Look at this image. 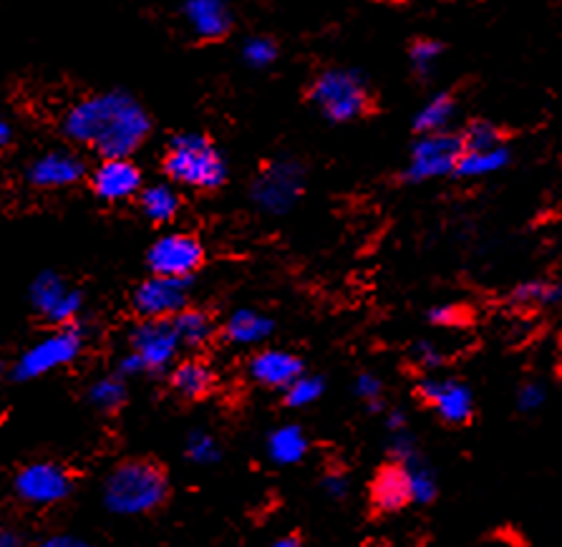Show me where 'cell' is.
Returning a JSON list of instances; mask_svg holds the SVG:
<instances>
[{"label":"cell","mask_w":562,"mask_h":547,"mask_svg":"<svg viewBox=\"0 0 562 547\" xmlns=\"http://www.w3.org/2000/svg\"><path fill=\"white\" fill-rule=\"evenodd\" d=\"M33 547H97L89 540H83L79 535H68V533H58V535H48L44 540H38Z\"/></svg>","instance_id":"cell-39"},{"label":"cell","mask_w":562,"mask_h":547,"mask_svg":"<svg viewBox=\"0 0 562 547\" xmlns=\"http://www.w3.org/2000/svg\"><path fill=\"white\" fill-rule=\"evenodd\" d=\"M441 56H445V44L437 38H414L408 44V64H412V74L419 81L431 79Z\"/></svg>","instance_id":"cell-30"},{"label":"cell","mask_w":562,"mask_h":547,"mask_svg":"<svg viewBox=\"0 0 562 547\" xmlns=\"http://www.w3.org/2000/svg\"><path fill=\"white\" fill-rule=\"evenodd\" d=\"M353 394L361 404L369 409L371 414H383L389 409L386 404V383L379 373L373 371H361L353 379Z\"/></svg>","instance_id":"cell-33"},{"label":"cell","mask_w":562,"mask_h":547,"mask_svg":"<svg viewBox=\"0 0 562 547\" xmlns=\"http://www.w3.org/2000/svg\"><path fill=\"white\" fill-rule=\"evenodd\" d=\"M89 177V165L74 149L41 152L25 165V182L33 190H68Z\"/></svg>","instance_id":"cell-14"},{"label":"cell","mask_w":562,"mask_h":547,"mask_svg":"<svg viewBox=\"0 0 562 547\" xmlns=\"http://www.w3.org/2000/svg\"><path fill=\"white\" fill-rule=\"evenodd\" d=\"M408 475V487H412V504H419V507H427V504L437 502L439 498V475L434 469L427 457L419 455L408 459L402 465Z\"/></svg>","instance_id":"cell-28"},{"label":"cell","mask_w":562,"mask_h":547,"mask_svg":"<svg viewBox=\"0 0 562 547\" xmlns=\"http://www.w3.org/2000/svg\"><path fill=\"white\" fill-rule=\"evenodd\" d=\"M321 490L330 502H344L351 494V475L346 472V467L330 465L321 475Z\"/></svg>","instance_id":"cell-35"},{"label":"cell","mask_w":562,"mask_h":547,"mask_svg":"<svg viewBox=\"0 0 562 547\" xmlns=\"http://www.w3.org/2000/svg\"><path fill=\"white\" fill-rule=\"evenodd\" d=\"M172 328L180 346L187 350H204L220 336L217 321L212 319L210 311L198 305H187L180 315H175Z\"/></svg>","instance_id":"cell-23"},{"label":"cell","mask_w":562,"mask_h":547,"mask_svg":"<svg viewBox=\"0 0 562 547\" xmlns=\"http://www.w3.org/2000/svg\"><path fill=\"white\" fill-rule=\"evenodd\" d=\"M13 142V124L5 116H0V149H5Z\"/></svg>","instance_id":"cell-41"},{"label":"cell","mask_w":562,"mask_h":547,"mask_svg":"<svg viewBox=\"0 0 562 547\" xmlns=\"http://www.w3.org/2000/svg\"><path fill=\"white\" fill-rule=\"evenodd\" d=\"M161 172L175 187L194 192H217L227 185L229 167L225 154L204 132H177L167 142Z\"/></svg>","instance_id":"cell-3"},{"label":"cell","mask_w":562,"mask_h":547,"mask_svg":"<svg viewBox=\"0 0 562 547\" xmlns=\"http://www.w3.org/2000/svg\"><path fill=\"white\" fill-rule=\"evenodd\" d=\"M167 379L172 394L184 401H202L217 389V373L202 358H182L172 366Z\"/></svg>","instance_id":"cell-20"},{"label":"cell","mask_w":562,"mask_h":547,"mask_svg":"<svg viewBox=\"0 0 562 547\" xmlns=\"http://www.w3.org/2000/svg\"><path fill=\"white\" fill-rule=\"evenodd\" d=\"M464 154V144L459 139V132H441L416 136L412 149H408V161L402 169L404 185H424L431 179L454 177V169Z\"/></svg>","instance_id":"cell-8"},{"label":"cell","mask_w":562,"mask_h":547,"mask_svg":"<svg viewBox=\"0 0 562 547\" xmlns=\"http://www.w3.org/2000/svg\"><path fill=\"white\" fill-rule=\"evenodd\" d=\"M412 358H414V364L427 373H434L447 364V354L441 350V346H437L434 341H427V338L416 341V344L412 346Z\"/></svg>","instance_id":"cell-36"},{"label":"cell","mask_w":562,"mask_h":547,"mask_svg":"<svg viewBox=\"0 0 562 547\" xmlns=\"http://www.w3.org/2000/svg\"><path fill=\"white\" fill-rule=\"evenodd\" d=\"M0 547H23V540L11 527L0 525Z\"/></svg>","instance_id":"cell-40"},{"label":"cell","mask_w":562,"mask_h":547,"mask_svg":"<svg viewBox=\"0 0 562 547\" xmlns=\"http://www.w3.org/2000/svg\"><path fill=\"white\" fill-rule=\"evenodd\" d=\"M240 56L250 68H258V71H262V68H270L272 64L278 62L280 46H278L276 38L262 36V33H258V36H248L243 41Z\"/></svg>","instance_id":"cell-34"},{"label":"cell","mask_w":562,"mask_h":547,"mask_svg":"<svg viewBox=\"0 0 562 547\" xmlns=\"http://www.w3.org/2000/svg\"><path fill=\"white\" fill-rule=\"evenodd\" d=\"M61 132L99 159H132L149 142L155 122L132 91L106 89L74 101L61 116Z\"/></svg>","instance_id":"cell-1"},{"label":"cell","mask_w":562,"mask_h":547,"mask_svg":"<svg viewBox=\"0 0 562 547\" xmlns=\"http://www.w3.org/2000/svg\"><path fill=\"white\" fill-rule=\"evenodd\" d=\"M204 245L192 233H165L147 247L149 276L194 280L204 265Z\"/></svg>","instance_id":"cell-9"},{"label":"cell","mask_w":562,"mask_h":547,"mask_svg":"<svg viewBox=\"0 0 562 547\" xmlns=\"http://www.w3.org/2000/svg\"><path fill=\"white\" fill-rule=\"evenodd\" d=\"M369 507L373 515L391 517L412 507V487L408 475L398 461L386 459L369 480Z\"/></svg>","instance_id":"cell-16"},{"label":"cell","mask_w":562,"mask_h":547,"mask_svg":"<svg viewBox=\"0 0 562 547\" xmlns=\"http://www.w3.org/2000/svg\"><path fill=\"white\" fill-rule=\"evenodd\" d=\"M311 439L301 424H280L270 429L266 439V455L276 467H295L308 457Z\"/></svg>","instance_id":"cell-21"},{"label":"cell","mask_w":562,"mask_h":547,"mask_svg":"<svg viewBox=\"0 0 562 547\" xmlns=\"http://www.w3.org/2000/svg\"><path fill=\"white\" fill-rule=\"evenodd\" d=\"M459 139L464 144V152H487V149H497L505 147V132L502 126L492 122V119H470L464 124V130L459 132Z\"/></svg>","instance_id":"cell-29"},{"label":"cell","mask_w":562,"mask_h":547,"mask_svg":"<svg viewBox=\"0 0 562 547\" xmlns=\"http://www.w3.org/2000/svg\"><path fill=\"white\" fill-rule=\"evenodd\" d=\"M305 373V361L293 350L285 348H260L248 361V376L252 383L268 391H283L291 387L297 376Z\"/></svg>","instance_id":"cell-17"},{"label":"cell","mask_w":562,"mask_h":547,"mask_svg":"<svg viewBox=\"0 0 562 547\" xmlns=\"http://www.w3.org/2000/svg\"><path fill=\"white\" fill-rule=\"evenodd\" d=\"M130 354L142 364L144 376H161L180 361V341L172 321H136L130 331Z\"/></svg>","instance_id":"cell-11"},{"label":"cell","mask_w":562,"mask_h":547,"mask_svg":"<svg viewBox=\"0 0 562 547\" xmlns=\"http://www.w3.org/2000/svg\"><path fill=\"white\" fill-rule=\"evenodd\" d=\"M305 99L328 124L359 122L376 109L369 76L351 66L321 68L305 89Z\"/></svg>","instance_id":"cell-4"},{"label":"cell","mask_w":562,"mask_h":547,"mask_svg":"<svg viewBox=\"0 0 562 547\" xmlns=\"http://www.w3.org/2000/svg\"><path fill=\"white\" fill-rule=\"evenodd\" d=\"M192 280L149 276L134 288L132 311L136 321H172L192 305Z\"/></svg>","instance_id":"cell-12"},{"label":"cell","mask_w":562,"mask_h":547,"mask_svg":"<svg viewBox=\"0 0 562 547\" xmlns=\"http://www.w3.org/2000/svg\"><path fill=\"white\" fill-rule=\"evenodd\" d=\"M29 303L33 313L44 319L48 326L68 328L79 326L87 295L68 283L58 270H41L29 286Z\"/></svg>","instance_id":"cell-7"},{"label":"cell","mask_w":562,"mask_h":547,"mask_svg":"<svg viewBox=\"0 0 562 547\" xmlns=\"http://www.w3.org/2000/svg\"><path fill=\"white\" fill-rule=\"evenodd\" d=\"M184 457L198 467H212L223 459V447L217 437L207 429H192L184 437Z\"/></svg>","instance_id":"cell-32"},{"label":"cell","mask_w":562,"mask_h":547,"mask_svg":"<svg viewBox=\"0 0 562 547\" xmlns=\"http://www.w3.org/2000/svg\"><path fill=\"white\" fill-rule=\"evenodd\" d=\"M560 547H562V545H560Z\"/></svg>","instance_id":"cell-44"},{"label":"cell","mask_w":562,"mask_h":547,"mask_svg":"<svg viewBox=\"0 0 562 547\" xmlns=\"http://www.w3.org/2000/svg\"><path fill=\"white\" fill-rule=\"evenodd\" d=\"M513 161V152L505 144V147L487 149V152H464L462 159L454 169L457 179H482L490 175H497L502 169L509 167Z\"/></svg>","instance_id":"cell-27"},{"label":"cell","mask_w":562,"mask_h":547,"mask_svg":"<svg viewBox=\"0 0 562 547\" xmlns=\"http://www.w3.org/2000/svg\"><path fill=\"white\" fill-rule=\"evenodd\" d=\"M305 192V167L293 157L268 161L250 182V200L266 215L283 217Z\"/></svg>","instance_id":"cell-6"},{"label":"cell","mask_w":562,"mask_h":547,"mask_svg":"<svg viewBox=\"0 0 562 547\" xmlns=\"http://www.w3.org/2000/svg\"><path fill=\"white\" fill-rule=\"evenodd\" d=\"M272 333H276V321L268 313L255 311V308H237V311L227 315L223 326H220V336L227 344L240 348L262 346Z\"/></svg>","instance_id":"cell-19"},{"label":"cell","mask_w":562,"mask_h":547,"mask_svg":"<svg viewBox=\"0 0 562 547\" xmlns=\"http://www.w3.org/2000/svg\"><path fill=\"white\" fill-rule=\"evenodd\" d=\"M457 116V97L451 91H437L434 97L424 104L414 116V134L427 136V134H441L449 132L451 119Z\"/></svg>","instance_id":"cell-24"},{"label":"cell","mask_w":562,"mask_h":547,"mask_svg":"<svg viewBox=\"0 0 562 547\" xmlns=\"http://www.w3.org/2000/svg\"><path fill=\"white\" fill-rule=\"evenodd\" d=\"M89 187L106 204L130 202L144 190V172L134 159H99L89 169Z\"/></svg>","instance_id":"cell-15"},{"label":"cell","mask_w":562,"mask_h":547,"mask_svg":"<svg viewBox=\"0 0 562 547\" xmlns=\"http://www.w3.org/2000/svg\"><path fill=\"white\" fill-rule=\"evenodd\" d=\"M87 401L99 414H116L122 412L130 401V383L122 376L109 373L93 379L87 389Z\"/></svg>","instance_id":"cell-26"},{"label":"cell","mask_w":562,"mask_h":547,"mask_svg":"<svg viewBox=\"0 0 562 547\" xmlns=\"http://www.w3.org/2000/svg\"><path fill=\"white\" fill-rule=\"evenodd\" d=\"M467 319V311L462 305L445 303V305H431L427 311V321L437 328H457L462 326Z\"/></svg>","instance_id":"cell-38"},{"label":"cell","mask_w":562,"mask_h":547,"mask_svg":"<svg viewBox=\"0 0 562 547\" xmlns=\"http://www.w3.org/2000/svg\"><path fill=\"white\" fill-rule=\"evenodd\" d=\"M509 303L517 308H530V311H542V308L562 305V283L552 278H532L513 288Z\"/></svg>","instance_id":"cell-25"},{"label":"cell","mask_w":562,"mask_h":547,"mask_svg":"<svg viewBox=\"0 0 562 547\" xmlns=\"http://www.w3.org/2000/svg\"><path fill=\"white\" fill-rule=\"evenodd\" d=\"M83 348H87V333L81 331V326L54 328L21 350L11 373L15 381H38L79 361Z\"/></svg>","instance_id":"cell-5"},{"label":"cell","mask_w":562,"mask_h":547,"mask_svg":"<svg viewBox=\"0 0 562 547\" xmlns=\"http://www.w3.org/2000/svg\"><path fill=\"white\" fill-rule=\"evenodd\" d=\"M326 394V379L321 373L305 371L283 391V401L288 409H308Z\"/></svg>","instance_id":"cell-31"},{"label":"cell","mask_w":562,"mask_h":547,"mask_svg":"<svg viewBox=\"0 0 562 547\" xmlns=\"http://www.w3.org/2000/svg\"><path fill=\"white\" fill-rule=\"evenodd\" d=\"M515 404L522 414H535L548 404V387L542 381H525L522 387L517 389Z\"/></svg>","instance_id":"cell-37"},{"label":"cell","mask_w":562,"mask_h":547,"mask_svg":"<svg viewBox=\"0 0 562 547\" xmlns=\"http://www.w3.org/2000/svg\"><path fill=\"white\" fill-rule=\"evenodd\" d=\"M15 498L31 507H54L61 504L74 492V480L64 465L56 461H31L19 469L13 480Z\"/></svg>","instance_id":"cell-13"},{"label":"cell","mask_w":562,"mask_h":547,"mask_svg":"<svg viewBox=\"0 0 562 547\" xmlns=\"http://www.w3.org/2000/svg\"><path fill=\"white\" fill-rule=\"evenodd\" d=\"M268 547H305V543H303V537L301 535H283V537H278V540H272Z\"/></svg>","instance_id":"cell-42"},{"label":"cell","mask_w":562,"mask_h":547,"mask_svg":"<svg viewBox=\"0 0 562 547\" xmlns=\"http://www.w3.org/2000/svg\"><path fill=\"white\" fill-rule=\"evenodd\" d=\"M172 494L167 469L155 459H124L106 475L101 502L116 517H144L161 510Z\"/></svg>","instance_id":"cell-2"},{"label":"cell","mask_w":562,"mask_h":547,"mask_svg":"<svg viewBox=\"0 0 562 547\" xmlns=\"http://www.w3.org/2000/svg\"><path fill=\"white\" fill-rule=\"evenodd\" d=\"M136 208H139L142 217L149 220L151 225H169V222L180 217L182 194L167 179L165 182L144 185L139 198H136Z\"/></svg>","instance_id":"cell-22"},{"label":"cell","mask_w":562,"mask_h":547,"mask_svg":"<svg viewBox=\"0 0 562 547\" xmlns=\"http://www.w3.org/2000/svg\"><path fill=\"white\" fill-rule=\"evenodd\" d=\"M0 373H3V364H0Z\"/></svg>","instance_id":"cell-43"},{"label":"cell","mask_w":562,"mask_h":547,"mask_svg":"<svg viewBox=\"0 0 562 547\" xmlns=\"http://www.w3.org/2000/svg\"><path fill=\"white\" fill-rule=\"evenodd\" d=\"M416 399L434 412L441 424L447 426H467L474 418V394L464 381L451 379V376L424 373L416 381Z\"/></svg>","instance_id":"cell-10"},{"label":"cell","mask_w":562,"mask_h":547,"mask_svg":"<svg viewBox=\"0 0 562 547\" xmlns=\"http://www.w3.org/2000/svg\"><path fill=\"white\" fill-rule=\"evenodd\" d=\"M182 19L192 36L207 41V44L227 38L235 29L233 8L223 0H187L182 5Z\"/></svg>","instance_id":"cell-18"}]
</instances>
